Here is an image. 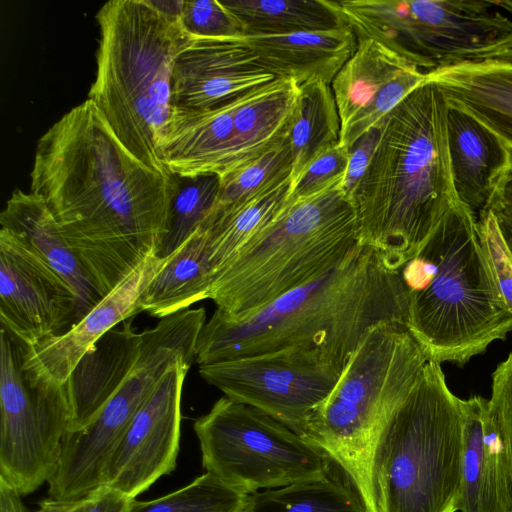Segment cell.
<instances>
[{
	"label": "cell",
	"mask_w": 512,
	"mask_h": 512,
	"mask_svg": "<svg viewBox=\"0 0 512 512\" xmlns=\"http://www.w3.org/2000/svg\"><path fill=\"white\" fill-rule=\"evenodd\" d=\"M30 177L104 296L157 255L178 179L135 157L88 98L40 137Z\"/></svg>",
	"instance_id": "obj_1"
},
{
	"label": "cell",
	"mask_w": 512,
	"mask_h": 512,
	"mask_svg": "<svg viewBox=\"0 0 512 512\" xmlns=\"http://www.w3.org/2000/svg\"><path fill=\"white\" fill-rule=\"evenodd\" d=\"M408 306L401 270L358 246L323 276L246 318L215 310L199 333L195 360L205 365L298 348L320 353L341 375L373 327L407 326Z\"/></svg>",
	"instance_id": "obj_2"
},
{
	"label": "cell",
	"mask_w": 512,
	"mask_h": 512,
	"mask_svg": "<svg viewBox=\"0 0 512 512\" xmlns=\"http://www.w3.org/2000/svg\"><path fill=\"white\" fill-rule=\"evenodd\" d=\"M448 103L428 78L381 122L379 142L351 197L359 246L395 269L415 257L458 201L447 141Z\"/></svg>",
	"instance_id": "obj_3"
},
{
	"label": "cell",
	"mask_w": 512,
	"mask_h": 512,
	"mask_svg": "<svg viewBox=\"0 0 512 512\" xmlns=\"http://www.w3.org/2000/svg\"><path fill=\"white\" fill-rule=\"evenodd\" d=\"M401 274L407 328L430 361L465 365L512 332V312L498 291L477 217L459 200Z\"/></svg>",
	"instance_id": "obj_4"
},
{
	"label": "cell",
	"mask_w": 512,
	"mask_h": 512,
	"mask_svg": "<svg viewBox=\"0 0 512 512\" xmlns=\"http://www.w3.org/2000/svg\"><path fill=\"white\" fill-rule=\"evenodd\" d=\"M96 20L97 70L88 99L135 157L170 174L159 148L172 109V74L195 36L181 15L160 10L152 0L107 1Z\"/></svg>",
	"instance_id": "obj_5"
},
{
	"label": "cell",
	"mask_w": 512,
	"mask_h": 512,
	"mask_svg": "<svg viewBox=\"0 0 512 512\" xmlns=\"http://www.w3.org/2000/svg\"><path fill=\"white\" fill-rule=\"evenodd\" d=\"M343 180L289 200L280 214L214 275L208 299L231 320L246 318L323 276L359 245Z\"/></svg>",
	"instance_id": "obj_6"
},
{
	"label": "cell",
	"mask_w": 512,
	"mask_h": 512,
	"mask_svg": "<svg viewBox=\"0 0 512 512\" xmlns=\"http://www.w3.org/2000/svg\"><path fill=\"white\" fill-rule=\"evenodd\" d=\"M463 414L441 365L429 361L380 429L369 464L375 512H456Z\"/></svg>",
	"instance_id": "obj_7"
},
{
	"label": "cell",
	"mask_w": 512,
	"mask_h": 512,
	"mask_svg": "<svg viewBox=\"0 0 512 512\" xmlns=\"http://www.w3.org/2000/svg\"><path fill=\"white\" fill-rule=\"evenodd\" d=\"M429 361L406 325L373 327L299 433L341 466L368 512H375L369 464L376 437Z\"/></svg>",
	"instance_id": "obj_8"
},
{
	"label": "cell",
	"mask_w": 512,
	"mask_h": 512,
	"mask_svg": "<svg viewBox=\"0 0 512 512\" xmlns=\"http://www.w3.org/2000/svg\"><path fill=\"white\" fill-rule=\"evenodd\" d=\"M332 6L357 40L373 39L425 73L512 63V21L494 1L332 0Z\"/></svg>",
	"instance_id": "obj_9"
},
{
	"label": "cell",
	"mask_w": 512,
	"mask_h": 512,
	"mask_svg": "<svg viewBox=\"0 0 512 512\" xmlns=\"http://www.w3.org/2000/svg\"><path fill=\"white\" fill-rule=\"evenodd\" d=\"M204 308H188L141 332L139 357L98 416L77 431H66L58 467L47 482L53 499L72 500L103 486L107 465L131 421L169 369L196 357Z\"/></svg>",
	"instance_id": "obj_10"
},
{
	"label": "cell",
	"mask_w": 512,
	"mask_h": 512,
	"mask_svg": "<svg viewBox=\"0 0 512 512\" xmlns=\"http://www.w3.org/2000/svg\"><path fill=\"white\" fill-rule=\"evenodd\" d=\"M203 468L247 494L323 478L331 458L265 412L226 396L193 425Z\"/></svg>",
	"instance_id": "obj_11"
},
{
	"label": "cell",
	"mask_w": 512,
	"mask_h": 512,
	"mask_svg": "<svg viewBox=\"0 0 512 512\" xmlns=\"http://www.w3.org/2000/svg\"><path fill=\"white\" fill-rule=\"evenodd\" d=\"M70 419L65 383H32L22 370V345L0 332V479L20 496L55 473Z\"/></svg>",
	"instance_id": "obj_12"
},
{
	"label": "cell",
	"mask_w": 512,
	"mask_h": 512,
	"mask_svg": "<svg viewBox=\"0 0 512 512\" xmlns=\"http://www.w3.org/2000/svg\"><path fill=\"white\" fill-rule=\"evenodd\" d=\"M199 374L298 434L341 376L320 353L298 348L199 365Z\"/></svg>",
	"instance_id": "obj_13"
},
{
	"label": "cell",
	"mask_w": 512,
	"mask_h": 512,
	"mask_svg": "<svg viewBox=\"0 0 512 512\" xmlns=\"http://www.w3.org/2000/svg\"><path fill=\"white\" fill-rule=\"evenodd\" d=\"M79 318L71 288L0 229L1 328L23 347H31L68 330Z\"/></svg>",
	"instance_id": "obj_14"
},
{
	"label": "cell",
	"mask_w": 512,
	"mask_h": 512,
	"mask_svg": "<svg viewBox=\"0 0 512 512\" xmlns=\"http://www.w3.org/2000/svg\"><path fill=\"white\" fill-rule=\"evenodd\" d=\"M191 363L172 366L143 403L107 465L104 483L129 498L176 467L181 398Z\"/></svg>",
	"instance_id": "obj_15"
},
{
	"label": "cell",
	"mask_w": 512,
	"mask_h": 512,
	"mask_svg": "<svg viewBox=\"0 0 512 512\" xmlns=\"http://www.w3.org/2000/svg\"><path fill=\"white\" fill-rule=\"evenodd\" d=\"M351 58L334 77L340 144L349 149L378 125L428 74L373 39L357 40Z\"/></svg>",
	"instance_id": "obj_16"
},
{
	"label": "cell",
	"mask_w": 512,
	"mask_h": 512,
	"mask_svg": "<svg viewBox=\"0 0 512 512\" xmlns=\"http://www.w3.org/2000/svg\"><path fill=\"white\" fill-rule=\"evenodd\" d=\"M164 261L151 256L68 330L31 347L22 346L25 376L34 384L63 386L102 336L141 312L139 297Z\"/></svg>",
	"instance_id": "obj_17"
},
{
	"label": "cell",
	"mask_w": 512,
	"mask_h": 512,
	"mask_svg": "<svg viewBox=\"0 0 512 512\" xmlns=\"http://www.w3.org/2000/svg\"><path fill=\"white\" fill-rule=\"evenodd\" d=\"M275 78L245 38L195 37L175 62L172 105L212 108Z\"/></svg>",
	"instance_id": "obj_18"
},
{
	"label": "cell",
	"mask_w": 512,
	"mask_h": 512,
	"mask_svg": "<svg viewBox=\"0 0 512 512\" xmlns=\"http://www.w3.org/2000/svg\"><path fill=\"white\" fill-rule=\"evenodd\" d=\"M242 95L208 109L172 105L159 155L181 178L230 172L234 164L233 115Z\"/></svg>",
	"instance_id": "obj_19"
},
{
	"label": "cell",
	"mask_w": 512,
	"mask_h": 512,
	"mask_svg": "<svg viewBox=\"0 0 512 512\" xmlns=\"http://www.w3.org/2000/svg\"><path fill=\"white\" fill-rule=\"evenodd\" d=\"M463 451L461 512H512V482L505 450L482 396L461 399Z\"/></svg>",
	"instance_id": "obj_20"
},
{
	"label": "cell",
	"mask_w": 512,
	"mask_h": 512,
	"mask_svg": "<svg viewBox=\"0 0 512 512\" xmlns=\"http://www.w3.org/2000/svg\"><path fill=\"white\" fill-rule=\"evenodd\" d=\"M0 224L1 229L71 288L78 300L79 320L104 297L93 276L60 234L40 196L15 189L0 213Z\"/></svg>",
	"instance_id": "obj_21"
},
{
	"label": "cell",
	"mask_w": 512,
	"mask_h": 512,
	"mask_svg": "<svg viewBox=\"0 0 512 512\" xmlns=\"http://www.w3.org/2000/svg\"><path fill=\"white\" fill-rule=\"evenodd\" d=\"M447 141L456 196L478 218L512 164V152L474 117L449 105Z\"/></svg>",
	"instance_id": "obj_22"
},
{
	"label": "cell",
	"mask_w": 512,
	"mask_h": 512,
	"mask_svg": "<svg viewBox=\"0 0 512 512\" xmlns=\"http://www.w3.org/2000/svg\"><path fill=\"white\" fill-rule=\"evenodd\" d=\"M142 334L132 319L102 336L80 360L67 384L70 419L67 431H77L101 412L133 369L141 350Z\"/></svg>",
	"instance_id": "obj_23"
},
{
	"label": "cell",
	"mask_w": 512,
	"mask_h": 512,
	"mask_svg": "<svg viewBox=\"0 0 512 512\" xmlns=\"http://www.w3.org/2000/svg\"><path fill=\"white\" fill-rule=\"evenodd\" d=\"M244 38L265 69L276 78H289L298 85L310 82L331 85L358 44L347 24L326 31Z\"/></svg>",
	"instance_id": "obj_24"
},
{
	"label": "cell",
	"mask_w": 512,
	"mask_h": 512,
	"mask_svg": "<svg viewBox=\"0 0 512 512\" xmlns=\"http://www.w3.org/2000/svg\"><path fill=\"white\" fill-rule=\"evenodd\" d=\"M427 74L449 106L474 117L512 152V63L463 64Z\"/></svg>",
	"instance_id": "obj_25"
},
{
	"label": "cell",
	"mask_w": 512,
	"mask_h": 512,
	"mask_svg": "<svg viewBox=\"0 0 512 512\" xmlns=\"http://www.w3.org/2000/svg\"><path fill=\"white\" fill-rule=\"evenodd\" d=\"M299 85L275 78L243 94L233 115V170L254 160L287 136L299 98Z\"/></svg>",
	"instance_id": "obj_26"
},
{
	"label": "cell",
	"mask_w": 512,
	"mask_h": 512,
	"mask_svg": "<svg viewBox=\"0 0 512 512\" xmlns=\"http://www.w3.org/2000/svg\"><path fill=\"white\" fill-rule=\"evenodd\" d=\"M213 272L205 231L198 227L171 255L143 289L141 312L160 319L208 299Z\"/></svg>",
	"instance_id": "obj_27"
},
{
	"label": "cell",
	"mask_w": 512,
	"mask_h": 512,
	"mask_svg": "<svg viewBox=\"0 0 512 512\" xmlns=\"http://www.w3.org/2000/svg\"><path fill=\"white\" fill-rule=\"evenodd\" d=\"M291 176L244 204L215 214L200 223L206 234L210 265L215 273L266 228L289 202ZM213 280V279H212Z\"/></svg>",
	"instance_id": "obj_28"
},
{
	"label": "cell",
	"mask_w": 512,
	"mask_h": 512,
	"mask_svg": "<svg viewBox=\"0 0 512 512\" xmlns=\"http://www.w3.org/2000/svg\"><path fill=\"white\" fill-rule=\"evenodd\" d=\"M241 23L245 36L326 31L345 23L331 0L222 1Z\"/></svg>",
	"instance_id": "obj_29"
},
{
	"label": "cell",
	"mask_w": 512,
	"mask_h": 512,
	"mask_svg": "<svg viewBox=\"0 0 512 512\" xmlns=\"http://www.w3.org/2000/svg\"><path fill=\"white\" fill-rule=\"evenodd\" d=\"M297 107L287 137L293 169L292 183L322 152L340 142L341 121L330 84L299 85Z\"/></svg>",
	"instance_id": "obj_30"
},
{
	"label": "cell",
	"mask_w": 512,
	"mask_h": 512,
	"mask_svg": "<svg viewBox=\"0 0 512 512\" xmlns=\"http://www.w3.org/2000/svg\"><path fill=\"white\" fill-rule=\"evenodd\" d=\"M241 512H368L355 487L329 473L249 494Z\"/></svg>",
	"instance_id": "obj_31"
},
{
	"label": "cell",
	"mask_w": 512,
	"mask_h": 512,
	"mask_svg": "<svg viewBox=\"0 0 512 512\" xmlns=\"http://www.w3.org/2000/svg\"><path fill=\"white\" fill-rule=\"evenodd\" d=\"M292 169L291 147L288 137L285 136L259 157L219 177L218 194L208 214L244 204L290 177Z\"/></svg>",
	"instance_id": "obj_32"
},
{
	"label": "cell",
	"mask_w": 512,
	"mask_h": 512,
	"mask_svg": "<svg viewBox=\"0 0 512 512\" xmlns=\"http://www.w3.org/2000/svg\"><path fill=\"white\" fill-rule=\"evenodd\" d=\"M248 495L206 472L157 499L138 501L134 498L126 512H241Z\"/></svg>",
	"instance_id": "obj_33"
},
{
	"label": "cell",
	"mask_w": 512,
	"mask_h": 512,
	"mask_svg": "<svg viewBox=\"0 0 512 512\" xmlns=\"http://www.w3.org/2000/svg\"><path fill=\"white\" fill-rule=\"evenodd\" d=\"M177 177V176H176ZM178 179V191L172 202L167 233L157 252L167 258L198 228L212 208L220 185L217 175Z\"/></svg>",
	"instance_id": "obj_34"
},
{
	"label": "cell",
	"mask_w": 512,
	"mask_h": 512,
	"mask_svg": "<svg viewBox=\"0 0 512 512\" xmlns=\"http://www.w3.org/2000/svg\"><path fill=\"white\" fill-rule=\"evenodd\" d=\"M181 20L187 31L195 37H245L241 23L222 1H184Z\"/></svg>",
	"instance_id": "obj_35"
},
{
	"label": "cell",
	"mask_w": 512,
	"mask_h": 512,
	"mask_svg": "<svg viewBox=\"0 0 512 512\" xmlns=\"http://www.w3.org/2000/svg\"><path fill=\"white\" fill-rule=\"evenodd\" d=\"M478 228L498 291L512 312V255L502 237L497 218L491 210L481 213Z\"/></svg>",
	"instance_id": "obj_36"
},
{
	"label": "cell",
	"mask_w": 512,
	"mask_h": 512,
	"mask_svg": "<svg viewBox=\"0 0 512 512\" xmlns=\"http://www.w3.org/2000/svg\"><path fill=\"white\" fill-rule=\"evenodd\" d=\"M347 160L348 149L340 142L322 152L292 183L289 200L313 195L343 180Z\"/></svg>",
	"instance_id": "obj_37"
},
{
	"label": "cell",
	"mask_w": 512,
	"mask_h": 512,
	"mask_svg": "<svg viewBox=\"0 0 512 512\" xmlns=\"http://www.w3.org/2000/svg\"><path fill=\"white\" fill-rule=\"evenodd\" d=\"M489 409L499 432L512 482V351L492 374Z\"/></svg>",
	"instance_id": "obj_38"
},
{
	"label": "cell",
	"mask_w": 512,
	"mask_h": 512,
	"mask_svg": "<svg viewBox=\"0 0 512 512\" xmlns=\"http://www.w3.org/2000/svg\"><path fill=\"white\" fill-rule=\"evenodd\" d=\"M132 499L103 485L77 499H44L36 512H126Z\"/></svg>",
	"instance_id": "obj_39"
},
{
	"label": "cell",
	"mask_w": 512,
	"mask_h": 512,
	"mask_svg": "<svg viewBox=\"0 0 512 512\" xmlns=\"http://www.w3.org/2000/svg\"><path fill=\"white\" fill-rule=\"evenodd\" d=\"M381 131L382 122L365 132L348 149L347 166L341 188L350 201L368 169L379 142Z\"/></svg>",
	"instance_id": "obj_40"
},
{
	"label": "cell",
	"mask_w": 512,
	"mask_h": 512,
	"mask_svg": "<svg viewBox=\"0 0 512 512\" xmlns=\"http://www.w3.org/2000/svg\"><path fill=\"white\" fill-rule=\"evenodd\" d=\"M488 209L512 219V164L500 180Z\"/></svg>",
	"instance_id": "obj_41"
},
{
	"label": "cell",
	"mask_w": 512,
	"mask_h": 512,
	"mask_svg": "<svg viewBox=\"0 0 512 512\" xmlns=\"http://www.w3.org/2000/svg\"><path fill=\"white\" fill-rule=\"evenodd\" d=\"M21 497L11 486L0 479V512H26Z\"/></svg>",
	"instance_id": "obj_42"
},
{
	"label": "cell",
	"mask_w": 512,
	"mask_h": 512,
	"mask_svg": "<svg viewBox=\"0 0 512 512\" xmlns=\"http://www.w3.org/2000/svg\"><path fill=\"white\" fill-rule=\"evenodd\" d=\"M495 216L497 218L502 237L512 255V219L500 215Z\"/></svg>",
	"instance_id": "obj_43"
}]
</instances>
